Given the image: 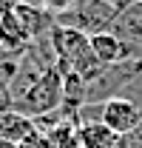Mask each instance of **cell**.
Returning a JSON list of instances; mask_svg holds the SVG:
<instances>
[{
	"mask_svg": "<svg viewBox=\"0 0 142 148\" xmlns=\"http://www.w3.org/2000/svg\"><path fill=\"white\" fill-rule=\"evenodd\" d=\"M119 17V9L114 6V0H74L66 14H57L54 26L60 29H77L83 34H100L114 26V20Z\"/></svg>",
	"mask_w": 142,
	"mask_h": 148,
	"instance_id": "6da1fadb",
	"label": "cell"
},
{
	"mask_svg": "<svg viewBox=\"0 0 142 148\" xmlns=\"http://www.w3.org/2000/svg\"><path fill=\"white\" fill-rule=\"evenodd\" d=\"M0 148H20L17 143H12V140H0Z\"/></svg>",
	"mask_w": 142,
	"mask_h": 148,
	"instance_id": "9a60e30c",
	"label": "cell"
},
{
	"mask_svg": "<svg viewBox=\"0 0 142 148\" xmlns=\"http://www.w3.org/2000/svg\"><path fill=\"white\" fill-rule=\"evenodd\" d=\"M20 3H29V0H0V12H9V9H14Z\"/></svg>",
	"mask_w": 142,
	"mask_h": 148,
	"instance_id": "4fadbf2b",
	"label": "cell"
},
{
	"mask_svg": "<svg viewBox=\"0 0 142 148\" xmlns=\"http://www.w3.org/2000/svg\"><path fill=\"white\" fill-rule=\"evenodd\" d=\"M102 123L117 137H125V134H134L139 128L142 111L131 100H125V97H111L108 103H102Z\"/></svg>",
	"mask_w": 142,
	"mask_h": 148,
	"instance_id": "5b68a950",
	"label": "cell"
},
{
	"mask_svg": "<svg viewBox=\"0 0 142 148\" xmlns=\"http://www.w3.org/2000/svg\"><path fill=\"white\" fill-rule=\"evenodd\" d=\"M91 51L94 57L102 63V66H114V63H122L125 54H122V46L119 40L111 34V32H100V34H91Z\"/></svg>",
	"mask_w": 142,
	"mask_h": 148,
	"instance_id": "52a82bcc",
	"label": "cell"
},
{
	"mask_svg": "<svg viewBox=\"0 0 142 148\" xmlns=\"http://www.w3.org/2000/svg\"><path fill=\"white\" fill-rule=\"evenodd\" d=\"M20 148H48V140H46V134H40V131H31L23 143H17Z\"/></svg>",
	"mask_w": 142,
	"mask_h": 148,
	"instance_id": "8fae6325",
	"label": "cell"
},
{
	"mask_svg": "<svg viewBox=\"0 0 142 148\" xmlns=\"http://www.w3.org/2000/svg\"><path fill=\"white\" fill-rule=\"evenodd\" d=\"M68 148H80V140H77V143H74V145H68Z\"/></svg>",
	"mask_w": 142,
	"mask_h": 148,
	"instance_id": "2e32d148",
	"label": "cell"
},
{
	"mask_svg": "<svg viewBox=\"0 0 142 148\" xmlns=\"http://www.w3.org/2000/svg\"><path fill=\"white\" fill-rule=\"evenodd\" d=\"M94 123H102V103H83L77 114H74V125H94Z\"/></svg>",
	"mask_w": 142,
	"mask_h": 148,
	"instance_id": "9c48e42d",
	"label": "cell"
},
{
	"mask_svg": "<svg viewBox=\"0 0 142 148\" xmlns=\"http://www.w3.org/2000/svg\"><path fill=\"white\" fill-rule=\"evenodd\" d=\"M139 74H142V63H134V60L105 66L102 74L85 86V103H108L111 97H119L122 88Z\"/></svg>",
	"mask_w": 142,
	"mask_h": 148,
	"instance_id": "3957f363",
	"label": "cell"
},
{
	"mask_svg": "<svg viewBox=\"0 0 142 148\" xmlns=\"http://www.w3.org/2000/svg\"><path fill=\"white\" fill-rule=\"evenodd\" d=\"M108 32L119 40L125 60L142 63V9L139 6L122 9L119 17L114 20V26H111Z\"/></svg>",
	"mask_w": 142,
	"mask_h": 148,
	"instance_id": "277c9868",
	"label": "cell"
},
{
	"mask_svg": "<svg viewBox=\"0 0 142 148\" xmlns=\"http://www.w3.org/2000/svg\"><path fill=\"white\" fill-rule=\"evenodd\" d=\"M80 148H117L119 137L108 128L105 123H94V125H80L77 128Z\"/></svg>",
	"mask_w": 142,
	"mask_h": 148,
	"instance_id": "8992f818",
	"label": "cell"
},
{
	"mask_svg": "<svg viewBox=\"0 0 142 148\" xmlns=\"http://www.w3.org/2000/svg\"><path fill=\"white\" fill-rule=\"evenodd\" d=\"M117 148H139V145H137V140H134L131 134H125V137H119V143H117Z\"/></svg>",
	"mask_w": 142,
	"mask_h": 148,
	"instance_id": "7c38bea8",
	"label": "cell"
},
{
	"mask_svg": "<svg viewBox=\"0 0 142 148\" xmlns=\"http://www.w3.org/2000/svg\"><path fill=\"white\" fill-rule=\"evenodd\" d=\"M31 131H34V123L29 117H23V114H17V111H12V108L3 114V140L23 143Z\"/></svg>",
	"mask_w": 142,
	"mask_h": 148,
	"instance_id": "ba28073f",
	"label": "cell"
},
{
	"mask_svg": "<svg viewBox=\"0 0 142 148\" xmlns=\"http://www.w3.org/2000/svg\"><path fill=\"white\" fill-rule=\"evenodd\" d=\"M131 137H134V140H137V145L142 148V123H139V128L134 131V134H131Z\"/></svg>",
	"mask_w": 142,
	"mask_h": 148,
	"instance_id": "5bb4252c",
	"label": "cell"
},
{
	"mask_svg": "<svg viewBox=\"0 0 142 148\" xmlns=\"http://www.w3.org/2000/svg\"><path fill=\"white\" fill-rule=\"evenodd\" d=\"M31 6H40L43 12H48L51 17H57V14H66L71 6H74V0H29Z\"/></svg>",
	"mask_w": 142,
	"mask_h": 148,
	"instance_id": "30bf717a",
	"label": "cell"
},
{
	"mask_svg": "<svg viewBox=\"0 0 142 148\" xmlns=\"http://www.w3.org/2000/svg\"><path fill=\"white\" fill-rule=\"evenodd\" d=\"M63 106V71L54 66L37 80L34 86L29 88V94L12 106V111H17L23 117L34 120V117H43V114H51V111H60Z\"/></svg>",
	"mask_w": 142,
	"mask_h": 148,
	"instance_id": "7a4b0ae2",
	"label": "cell"
}]
</instances>
